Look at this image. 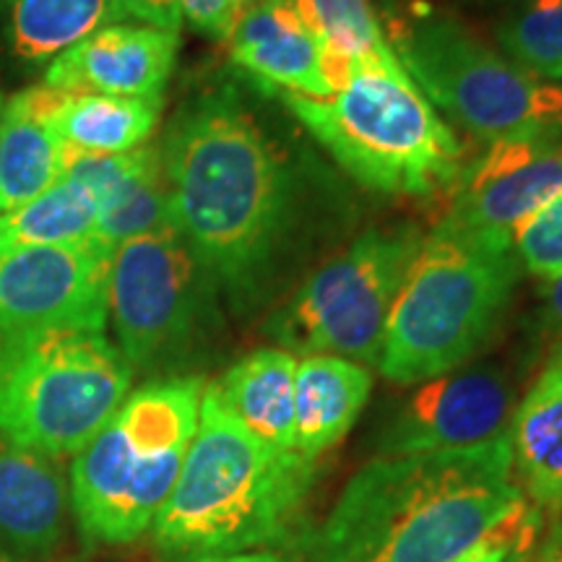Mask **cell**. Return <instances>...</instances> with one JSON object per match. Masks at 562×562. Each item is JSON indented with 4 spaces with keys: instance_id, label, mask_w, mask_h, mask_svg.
<instances>
[{
    "instance_id": "6da1fadb",
    "label": "cell",
    "mask_w": 562,
    "mask_h": 562,
    "mask_svg": "<svg viewBox=\"0 0 562 562\" xmlns=\"http://www.w3.org/2000/svg\"><path fill=\"white\" fill-rule=\"evenodd\" d=\"M159 149L172 227L227 305L277 302L313 232V172L229 81L188 97Z\"/></svg>"
},
{
    "instance_id": "7a4b0ae2",
    "label": "cell",
    "mask_w": 562,
    "mask_h": 562,
    "mask_svg": "<svg viewBox=\"0 0 562 562\" xmlns=\"http://www.w3.org/2000/svg\"><path fill=\"white\" fill-rule=\"evenodd\" d=\"M524 497L510 432L461 451L378 456L344 487L307 562H453Z\"/></svg>"
},
{
    "instance_id": "3957f363",
    "label": "cell",
    "mask_w": 562,
    "mask_h": 562,
    "mask_svg": "<svg viewBox=\"0 0 562 562\" xmlns=\"http://www.w3.org/2000/svg\"><path fill=\"white\" fill-rule=\"evenodd\" d=\"M313 482L315 461L256 438L209 383L186 463L151 524L154 539L180 562L286 544Z\"/></svg>"
},
{
    "instance_id": "277c9868",
    "label": "cell",
    "mask_w": 562,
    "mask_h": 562,
    "mask_svg": "<svg viewBox=\"0 0 562 562\" xmlns=\"http://www.w3.org/2000/svg\"><path fill=\"white\" fill-rule=\"evenodd\" d=\"M279 102L336 165L362 188L385 195H448L467 167V149L393 60L357 63L339 91L300 97L273 91Z\"/></svg>"
},
{
    "instance_id": "5b68a950",
    "label": "cell",
    "mask_w": 562,
    "mask_h": 562,
    "mask_svg": "<svg viewBox=\"0 0 562 562\" xmlns=\"http://www.w3.org/2000/svg\"><path fill=\"white\" fill-rule=\"evenodd\" d=\"M510 237L438 222L414 258L385 323L378 368L412 385L459 370L501 328L521 279Z\"/></svg>"
},
{
    "instance_id": "8992f818",
    "label": "cell",
    "mask_w": 562,
    "mask_h": 562,
    "mask_svg": "<svg viewBox=\"0 0 562 562\" xmlns=\"http://www.w3.org/2000/svg\"><path fill=\"white\" fill-rule=\"evenodd\" d=\"M203 389L201 375L154 378L76 453L70 508L83 539L128 544L151 529L193 442Z\"/></svg>"
},
{
    "instance_id": "52a82bcc",
    "label": "cell",
    "mask_w": 562,
    "mask_h": 562,
    "mask_svg": "<svg viewBox=\"0 0 562 562\" xmlns=\"http://www.w3.org/2000/svg\"><path fill=\"white\" fill-rule=\"evenodd\" d=\"M133 368L104 331H0V438L76 456L128 398Z\"/></svg>"
},
{
    "instance_id": "ba28073f",
    "label": "cell",
    "mask_w": 562,
    "mask_h": 562,
    "mask_svg": "<svg viewBox=\"0 0 562 562\" xmlns=\"http://www.w3.org/2000/svg\"><path fill=\"white\" fill-rule=\"evenodd\" d=\"M389 40L432 108L474 138H562V87L526 74L453 16L417 13Z\"/></svg>"
},
{
    "instance_id": "9c48e42d",
    "label": "cell",
    "mask_w": 562,
    "mask_h": 562,
    "mask_svg": "<svg viewBox=\"0 0 562 562\" xmlns=\"http://www.w3.org/2000/svg\"><path fill=\"white\" fill-rule=\"evenodd\" d=\"M422 243L425 232L409 222L364 229L273 307L263 334L290 355H334L378 368L385 323Z\"/></svg>"
},
{
    "instance_id": "30bf717a",
    "label": "cell",
    "mask_w": 562,
    "mask_h": 562,
    "mask_svg": "<svg viewBox=\"0 0 562 562\" xmlns=\"http://www.w3.org/2000/svg\"><path fill=\"white\" fill-rule=\"evenodd\" d=\"M220 286L178 229L117 245L108 281V321L136 370L178 378L222 331Z\"/></svg>"
},
{
    "instance_id": "8fae6325",
    "label": "cell",
    "mask_w": 562,
    "mask_h": 562,
    "mask_svg": "<svg viewBox=\"0 0 562 562\" xmlns=\"http://www.w3.org/2000/svg\"><path fill=\"white\" fill-rule=\"evenodd\" d=\"M110 245L0 250V331L108 326Z\"/></svg>"
},
{
    "instance_id": "7c38bea8",
    "label": "cell",
    "mask_w": 562,
    "mask_h": 562,
    "mask_svg": "<svg viewBox=\"0 0 562 562\" xmlns=\"http://www.w3.org/2000/svg\"><path fill=\"white\" fill-rule=\"evenodd\" d=\"M560 193V138L497 140L480 159L467 161L448 193V211L440 222L513 240L518 227Z\"/></svg>"
},
{
    "instance_id": "4fadbf2b",
    "label": "cell",
    "mask_w": 562,
    "mask_h": 562,
    "mask_svg": "<svg viewBox=\"0 0 562 562\" xmlns=\"http://www.w3.org/2000/svg\"><path fill=\"white\" fill-rule=\"evenodd\" d=\"M513 389L501 370L476 368L432 378L389 422L378 456L474 448L510 430Z\"/></svg>"
},
{
    "instance_id": "5bb4252c",
    "label": "cell",
    "mask_w": 562,
    "mask_h": 562,
    "mask_svg": "<svg viewBox=\"0 0 562 562\" xmlns=\"http://www.w3.org/2000/svg\"><path fill=\"white\" fill-rule=\"evenodd\" d=\"M180 34L146 24H104L60 53L45 83L60 91L110 97H165L178 63Z\"/></svg>"
},
{
    "instance_id": "9a60e30c",
    "label": "cell",
    "mask_w": 562,
    "mask_h": 562,
    "mask_svg": "<svg viewBox=\"0 0 562 562\" xmlns=\"http://www.w3.org/2000/svg\"><path fill=\"white\" fill-rule=\"evenodd\" d=\"M229 58L261 97L273 91L300 97L334 94L321 42L300 19L292 0H258L229 34Z\"/></svg>"
},
{
    "instance_id": "2e32d148",
    "label": "cell",
    "mask_w": 562,
    "mask_h": 562,
    "mask_svg": "<svg viewBox=\"0 0 562 562\" xmlns=\"http://www.w3.org/2000/svg\"><path fill=\"white\" fill-rule=\"evenodd\" d=\"M70 492L58 459L0 438V544L45 554L66 533Z\"/></svg>"
},
{
    "instance_id": "e0dca14e",
    "label": "cell",
    "mask_w": 562,
    "mask_h": 562,
    "mask_svg": "<svg viewBox=\"0 0 562 562\" xmlns=\"http://www.w3.org/2000/svg\"><path fill=\"white\" fill-rule=\"evenodd\" d=\"M66 91L34 83L0 110V214L24 206L63 180L66 144L53 128V112Z\"/></svg>"
},
{
    "instance_id": "ac0fdd59",
    "label": "cell",
    "mask_w": 562,
    "mask_h": 562,
    "mask_svg": "<svg viewBox=\"0 0 562 562\" xmlns=\"http://www.w3.org/2000/svg\"><path fill=\"white\" fill-rule=\"evenodd\" d=\"M513 474L533 508L562 510V341L510 419Z\"/></svg>"
},
{
    "instance_id": "d6986e66",
    "label": "cell",
    "mask_w": 562,
    "mask_h": 562,
    "mask_svg": "<svg viewBox=\"0 0 562 562\" xmlns=\"http://www.w3.org/2000/svg\"><path fill=\"white\" fill-rule=\"evenodd\" d=\"M372 393V372L334 355H311L297 362L294 378V442L315 461L347 438Z\"/></svg>"
},
{
    "instance_id": "ffe728a7",
    "label": "cell",
    "mask_w": 562,
    "mask_h": 562,
    "mask_svg": "<svg viewBox=\"0 0 562 562\" xmlns=\"http://www.w3.org/2000/svg\"><path fill=\"white\" fill-rule=\"evenodd\" d=\"M294 378L297 357L273 347L243 357L214 381L216 396L248 430L281 451H297L294 442Z\"/></svg>"
},
{
    "instance_id": "44dd1931",
    "label": "cell",
    "mask_w": 562,
    "mask_h": 562,
    "mask_svg": "<svg viewBox=\"0 0 562 562\" xmlns=\"http://www.w3.org/2000/svg\"><path fill=\"white\" fill-rule=\"evenodd\" d=\"M165 112V97H110L66 91L53 128L70 149L125 154L149 144Z\"/></svg>"
},
{
    "instance_id": "7402d4cb",
    "label": "cell",
    "mask_w": 562,
    "mask_h": 562,
    "mask_svg": "<svg viewBox=\"0 0 562 562\" xmlns=\"http://www.w3.org/2000/svg\"><path fill=\"white\" fill-rule=\"evenodd\" d=\"M110 0H0V34L21 66H50L70 45L100 30Z\"/></svg>"
},
{
    "instance_id": "603a6c76",
    "label": "cell",
    "mask_w": 562,
    "mask_h": 562,
    "mask_svg": "<svg viewBox=\"0 0 562 562\" xmlns=\"http://www.w3.org/2000/svg\"><path fill=\"white\" fill-rule=\"evenodd\" d=\"M300 19L321 42L326 76L334 91L349 79L357 63L393 60L389 32L372 0H292Z\"/></svg>"
},
{
    "instance_id": "cb8c5ba5",
    "label": "cell",
    "mask_w": 562,
    "mask_h": 562,
    "mask_svg": "<svg viewBox=\"0 0 562 562\" xmlns=\"http://www.w3.org/2000/svg\"><path fill=\"white\" fill-rule=\"evenodd\" d=\"M100 203L81 182L63 178L24 206L0 214V250L70 248L97 240Z\"/></svg>"
},
{
    "instance_id": "d4e9b609",
    "label": "cell",
    "mask_w": 562,
    "mask_h": 562,
    "mask_svg": "<svg viewBox=\"0 0 562 562\" xmlns=\"http://www.w3.org/2000/svg\"><path fill=\"white\" fill-rule=\"evenodd\" d=\"M510 63L542 81H562V0H526L495 26Z\"/></svg>"
},
{
    "instance_id": "484cf974",
    "label": "cell",
    "mask_w": 562,
    "mask_h": 562,
    "mask_svg": "<svg viewBox=\"0 0 562 562\" xmlns=\"http://www.w3.org/2000/svg\"><path fill=\"white\" fill-rule=\"evenodd\" d=\"M170 224V203H167V182L159 149L157 157L136 178L125 182L121 191L102 203L97 240L115 250L117 245L151 235Z\"/></svg>"
},
{
    "instance_id": "4316f807",
    "label": "cell",
    "mask_w": 562,
    "mask_h": 562,
    "mask_svg": "<svg viewBox=\"0 0 562 562\" xmlns=\"http://www.w3.org/2000/svg\"><path fill=\"white\" fill-rule=\"evenodd\" d=\"M521 266L533 277L552 279L562 273V193L542 206L513 235Z\"/></svg>"
},
{
    "instance_id": "83f0119b",
    "label": "cell",
    "mask_w": 562,
    "mask_h": 562,
    "mask_svg": "<svg viewBox=\"0 0 562 562\" xmlns=\"http://www.w3.org/2000/svg\"><path fill=\"white\" fill-rule=\"evenodd\" d=\"M537 513L539 508L526 503L521 510H516L505 521L497 524L487 537L480 539L472 550H467L453 562H505V558L516 550V544L521 542L526 533H531L539 526Z\"/></svg>"
},
{
    "instance_id": "f1b7e54d",
    "label": "cell",
    "mask_w": 562,
    "mask_h": 562,
    "mask_svg": "<svg viewBox=\"0 0 562 562\" xmlns=\"http://www.w3.org/2000/svg\"><path fill=\"white\" fill-rule=\"evenodd\" d=\"M180 16L193 32L214 42H227L235 32L240 9L237 0H178Z\"/></svg>"
},
{
    "instance_id": "f546056e",
    "label": "cell",
    "mask_w": 562,
    "mask_h": 562,
    "mask_svg": "<svg viewBox=\"0 0 562 562\" xmlns=\"http://www.w3.org/2000/svg\"><path fill=\"white\" fill-rule=\"evenodd\" d=\"M125 21L172 34H180L182 30L178 0H110L104 24H125Z\"/></svg>"
},
{
    "instance_id": "4dcf8cb0",
    "label": "cell",
    "mask_w": 562,
    "mask_h": 562,
    "mask_svg": "<svg viewBox=\"0 0 562 562\" xmlns=\"http://www.w3.org/2000/svg\"><path fill=\"white\" fill-rule=\"evenodd\" d=\"M542 305L547 326L554 328V331H562V273L560 277L544 279Z\"/></svg>"
},
{
    "instance_id": "1f68e13d",
    "label": "cell",
    "mask_w": 562,
    "mask_h": 562,
    "mask_svg": "<svg viewBox=\"0 0 562 562\" xmlns=\"http://www.w3.org/2000/svg\"><path fill=\"white\" fill-rule=\"evenodd\" d=\"M191 562H286L284 558L273 552H240V554H224V558H203Z\"/></svg>"
},
{
    "instance_id": "d6a6232c",
    "label": "cell",
    "mask_w": 562,
    "mask_h": 562,
    "mask_svg": "<svg viewBox=\"0 0 562 562\" xmlns=\"http://www.w3.org/2000/svg\"><path fill=\"white\" fill-rule=\"evenodd\" d=\"M537 539H539V526L531 533H526L521 542L516 544V550L505 558V562H537L533 560V544H537Z\"/></svg>"
},
{
    "instance_id": "836d02e7",
    "label": "cell",
    "mask_w": 562,
    "mask_h": 562,
    "mask_svg": "<svg viewBox=\"0 0 562 562\" xmlns=\"http://www.w3.org/2000/svg\"><path fill=\"white\" fill-rule=\"evenodd\" d=\"M0 562H26V560L21 558V554L11 552V550H5V547L0 544Z\"/></svg>"
},
{
    "instance_id": "e575fe53",
    "label": "cell",
    "mask_w": 562,
    "mask_h": 562,
    "mask_svg": "<svg viewBox=\"0 0 562 562\" xmlns=\"http://www.w3.org/2000/svg\"><path fill=\"white\" fill-rule=\"evenodd\" d=\"M544 562H562V547H558V550H552L550 554H547Z\"/></svg>"
},
{
    "instance_id": "d590c367",
    "label": "cell",
    "mask_w": 562,
    "mask_h": 562,
    "mask_svg": "<svg viewBox=\"0 0 562 562\" xmlns=\"http://www.w3.org/2000/svg\"><path fill=\"white\" fill-rule=\"evenodd\" d=\"M256 3H258V0H237V9H240V16L250 9V5H256Z\"/></svg>"
},
{
    "instance_id": "8d00e7d4",
    "label": "cell",
    "mask_w": 562,
    "mask_h": 562,
    "mask_svg": "<svg viewBox=\"0 0 562 562\" xmlns=\"http://www.w3.org/2000/svg\"><path fill=\"white\" fill-rule=\"evenodd\" d=\"M3 102H5V100H3V94H0V110H3Z\"/></svg>"
}]
</instances>
